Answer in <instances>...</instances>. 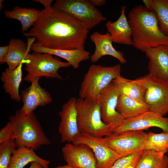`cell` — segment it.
<instances>
[{
	"instance_id": "obj_25",
	"label": "cell",
	"mask_w": 168,
	"mask_h": 168,
	"mask_svg": "<svg viewBox=\"0 0 168 168\" xmlns=\"http://www.w3.org/2000/svg\"><path fill=\"white\" fill-rule=\"evenodd\" d=\"M40 11L34 8L15 7L11 11L5 10L4 14L8 18L19 21L21 24L22 33L26 32L37 21Z\"/></svg>"
},
{
	"instance_id": "obj_6",
	"label": "cell",
	"mask_w": 168,
	"mask_h": 168,
	"mask_svg": "<svg viewBox=\"0 0 168 168\" xmlns=\"http://www.w3.org/2000/svg\"><path fill=\"white\" fill-rule=\"evenodd\" d=\"M52 54L33 52L30 54L24 64L27 74L24 80L31 83L36 78L45 77L47 78L62 79L58 71L62 68L71 66L67 62H63L53 56Z\"/></svg>"
},
{
	"instance_id": "obj_23",
	"label": "cell",
	"mask_w": 168,
	"mask_h": 168,
	"mask_svg": "<svg viewBox=\"0 0 168 168\" xmlns=\"http://www.w3.org/2000/svg\"><path fill=\"white\" fill-rule=\"evenodd\" d=\"M117 111L124 119L135 117L149 111L145 103H142L120 94L116 107Z\"/></svg>"
},
{
	"instance_id": "obj_17",
	"label": "cell",
	"mask_w": 168,
	"mask_h": 168,
	"mask_svg": "<svg viewBox=\"0 0 168 168\" xmlns=\"http://www.w3.org/2000/svg\"><path fill=\"white\" fill-rule=\"evenodd\" d=\"M90 39L95 46V51L90 56L91 62L96 63L102 57L109 55L117 59L122 64L126 63V60L123 53L113 47V41L109 33L102 34L96 31L91 35Z\"/></svg>"
},
{
	"instance_id": "obj_34",
	"label": "cell",
	"mask_w": 168,
	"mask_h": 168,
	"mask_svg": "<svg viewBox=\"0 0 168 168\" xmlns=\"http://www.w3.org/2000/svg\"><path fill=\"white\" fill-rule=\"evenodd\" d=\"M88 1L96 7L103 5L106 3V1L105 0H88Z\"/></svg>"
},
{
	"instance_id": "obj_3",
	"label": "cell",
	"mask_w": 168,
	"mask_h": 168,
	"mask_svg": "<svg viewBox=\"0 0 168 168\" xmlns=\"http://www.w3.org/2000/svg\"><path fill=\"white\" fill-rule=\"evenodd\" d=\"M9 121L12 124L16 148L26 147L35 150L50 144L34 112L23 115L18 110L10 117Z\"/></svg>"
},
{
	"instance_id": "obj_2",
	"label": "cell",
	"mask_w": 168,
	"mask_h": 168,
	"mask_svg": "<svg viewBox=\"0 0 168 168\" xmlns=\"http://www.w3.org/2000/svg\"><path fill=\"white\" fill-rule=\"evenodd\" d=\"M132 31V45L142 52L147 48L168 45V36L160 30L155 13L144 6L133 8L128 15Z\"/></svg>"
},
{
	"instance_id": "obj_20",
	"label": "cell",
	"mask_w": 168,
	"mask_h": 168,
	"mask_svg": "<svg viewBox=\"0 0 168 168\" xmlns=\"http://www.w3.org/2000/svg\"><path fill=\"white\" fill-rule=\"evenodd\" d=\"M31 50L34 52L49 53L61 58L75 69L79 67L81 62L90 58V52L86 50L84 47L72 50L52 49L34 43L31 47Z\"/></svg>"
},
{
	"instance_id": "obj_5",
	"label": "cell",
	"mask_w": 168,
	"mask_h": 168,
	"mask_svg": "<svg viewBox=\"0 0 168 168\" xmlns=\"http://www.w3.org/2000/svg\"><path fill=\"white\" fill-rule=\"evenodd\" d=\"M120 64L110 66L91 65L85 75L79 91L80 98L96 100L100 92L121 75Z\"/></svg>"
},
{
	"instance_id": "obj_11",
	"label": "cell",
	"mask_w": 168,
	"mask_h": 168,
	"mask_svg": "<svg viewBox=\"0 0 168 168\" xmlns=\"http://www.w3.org/2000/svg\"><path fill=\"white\" fill-rule=\"evenodd\" d=\"M147 135L142 130L130 131L105 137L108 145L123 157L144 150Z\"/></svg>"
},
{
	"instance_id": "obj_26",
	"label": "cell",
	"mask_w": 168,
	"mask_h": 168,
	"mask_svg": "<svg viewBox=\"0 0 168 168\" xmlns=\"http://www.w3.org/2000/svg\"><path fill=\"white\" fill-rule=\"evenodd\" d=\"M136 168H168V156L161 152L144 149Z\"/></svg>"
},
{
	"instance_id": "obj_18",
	"label": "cell",
	"mask_w": 168,
	"mask_h": 168,
	"mask_svg": "<svg viewBox=\"0 0 168 168\" xmlns=\"http://www.w3.org/2000/svg\"><path fill=\"white\" fill-rule=\"evenodd\" d=\"M35 40V37H28L26 44L21 40L12 38L9 42L8 53L2 63H6L10 70L15 69L22 62L24 64L29 56L31 47Z\"/></svg>"
},
{
	"instance_id": "obj_31",
	"label": "cell",
	"mask_w": 168,
	"mask_h": 168,
	"mask_svg": "<svg viewBox=\"0 0 168 168\" xmlns=\"http://www.w3.org/2000/svg\"><path fill=\"white\" fill-rule=\"evenodd\" d=\"M14 131L12 123L8 122L0 131V144L14 138Z\"/></svg>"
},
{
	"instance_id": "obj_7",
	"label": "cell",
	"mask_w": 168,
	"mask_h": 168,
	"mask_svg": "<svg viewBox=\"0 0 168 168\" xmlns=\"http://www.w3.org/2000/svg\"><path fill=\"white\" fill-rule=\"evenodd\" d=\"M146 89L145 102L149 111L164 117L168 113V82L148 74L133 80Z\"/></svg>"
},
{
	"instance_id": "obj_9",
	"label": "cell",
	"mask_w": 168,
	"mask_h": 168,
	"mask_svg": "<svg viewBox=\"0 0 168 168\" xmlns=\"http://www.w3.org/2000/svg\"><path fill=\"white\" fill-rule=\"evenodd\" d=\"M72 143L85 144L90 147L96 158L97 168H110L118 159L122 157L108 145L105 137L80 133Z\"/></svg>"
},
{
	"instance_id": "obj_14",
	"label": "cell",
	"mask_w": 168,
	"mask_h": 168,
	"mask_svg": "<svg viewBox=\"0 0 168 168\" xmlns=\"http://www.w3.org/2000/svg\"><path fill=\"white\" fill-rule=\"evenodd\" d=\"M77 99L70 98L64 104L59 115L61 119L58 128L62 142H72L74 138L80 133L77 120L76 107Z\"/></svg>"
},
{
	"instance_id": "obj_8",
	"label": "cell",
	"mask_w": 168,
	"mask_h": 168,
	"mask_svg": "<svg viewBox=\"0 0 168 168\" xmlns=\"http://www.w3.org/2000/svg\"><path fill=\"white\" fill-rule=\"evenodd\" d=\"M53 7L71 15L89 30L106 20L88 0H57Z\"/></svg>"
},
{
	"instance_id": "obj_37",
	"label": "cell",
	"mask_w": 168,
	"mask_h": 168,
	"mask_svg": "<svg viewBox=\"0 0 168 168\" xmlns=\"http://www.w3.org/2000/svg\"><path fill=\"white\" fill-rule=\"evenodd\" d=\"M4 2L3 0H0V11L2 9V7L3 5L2 4V2Z\"/></svg>"
},
{
	"instance_id": "obj_13",
	"label": "cell",
	"mask_w": 168,
	"mask_h": 168,
	"mask_svg": "<svg viewBox=\"0 0 168 168\" xmlns=\"http://www.w3.org/2000/svg\"><path fill=\"white\" fill-rule=\"evenodd\" d=\"M67 164L77 168H97L96 160L92 150L83 144L66 143L62 148Z\"/></svg>"
},
{
	"instance_id": "obj_36",
	"label": "cell",
	"mask_w": 168,
	"mask_h": 168,
	"mask_svg": "<svg viewBox=\"0 0 168 168\" xmlns=\"http://www.w3.org/2000/svg\"><path fill=\"white\" fill-rule=\"evenodd\" d=\"M55 168H77L74 167L70 166L68 165L60 166L56 167Z\"/></svg>"
},
{
	"instance_id": "obj_1",
	"label": "cell",
	"mask_w": 168,
	"mask_h": 168,
	"mask_svg": "<svg viewBox=\"0 0 168 168\" xmlns=\"http://www.w3.org/2000/svg\"><path fill=\"white\" fill-rule=\"evenodd\" d=\"M89 31L71 15L53 6L40 11L32 28L23 34L35 37V43L45 48L72 50L84 47Z\"/></svg>"
},
{
	"instance_id": "obj_21",
	"label": "cell",
	"mask_w": 168,
	"mask_h": 168,
	"mask_svg": "<svg viewBox=\"0 0 168 168\" xmlns=\"http://www.w3.org/2000/svg\"><path fill=\"white\" fill-rule=\"evenodd\" d=\"M24 62H21L15 69L10 70L8 68L2 72L1 79L5 92L9 94L11 99L17 102L21 100L19 87L22 79V67Z\"/></svg>"
},
{
	"instance_id": "obj_35",
	"label": "cell",
	"mask_w": 168,
	"mask_h": 168,
	"mask_svg": "<svg viewBox=\"0 0 168 168\" xmlns=\"http://www.w3.org/2000/svg\"><path fill=\"white\" fill-rule=\"evenodd\" d=\"M29 168H43V166L40 164L35 162L31 163Z\"/></svg>"
},
{
	"instance_id": "obj_22",
	"label": "cell",
	"mask_w": 168,
	"mask_h": 168,
	"mask_svg": "<svg viewBox=\"0 0 168 168\" xmlns=\"http://www.w3.org/2000/svg\"><path fill=\"white\" fill-rule=\"evenodd\" d=\"M33 162L40 164L43 168H49L50 162L38 156L32 149L18 147L12 156L8 168H24L29 163Z\"/></svg>"
},
{
	"instance_id": "obj_27",
	"label": "cell",
	"mask_w": 168,
	"mask_h": 168,
	"mask_svg": "<svg viewBox=\"0 0 168 168\" xmlns=\"http://www.w3.org/2000/svg\"><path fill=\"white\" fill-rule=\"evenodd\" d=\"M150 10L156 14L161 31L168 36V0H151Z\"/></svg>"
},
{
	"instance_id": "obj_32",
	"label": "cell",
	"mask_w": 168,
	"mask_h": 168,
	"mask_svg": "<svg viewBox=\"0 0 168 168\" xmlns=\"http://www.w3.org/2000/svg\"><path fill=\"white\" fill-rule=\"evenodd\" d=\"M8 51V45L0 47V63L2 64V61L7 55Z\"/></svg>"
},
{
	"instance_id": "obj_12",
	"label": "cell",
	"mask_w": 168,
	"mask_h": 168,
	"mask_svg": "<svg viewBox=\"0 0 168 168\" xmlns=\"http://www.w3.org/2000/svg\"><path fill=\"white\" fill-rule=\"evenodd\" d=\"M152 127L168 133V118L148 111L137 116L124 119L122 123L113 131L116 134L128 131H140Z\"/></svg>"
},
{
	"instance_id": "obj_33",
	"label": "cell",
	"mask_w": 168,
	"mask_h": 168,
	"mask_svg": "<svg viewBox=\"0 0 168 168\" xmlns=\"http://www.w3.org/2000/svg\"><path fill=\"white\" fill-rule=\"evenodd\" d=\"M34 1L43 4L44 8H47L51 7V4L54 1L53 0H34Z\"/></svg>"
},
{
	"instance_id": "obj_10",
	"label": "cell",
	"mask_w": 168,
	"mask_h": 168,
	"mask_svg": "<svg viewBox=\"0 0 168 168\" xmlns=\"http://www.w3.org/2000/svg\"><path fill=\"white\" fill-rule=\"evenodd\" d=\"M119 95L116 85L112 81L100 92L97 99L102 120L113 132L124 120L116 110Z\"/></svg>"
},
{
	"instance_id": "obj_16",
	"label": "cell",
	"mask_w": 168,
	"mask_h": 168,
	"mask_svg": "<svg viewBox=\"0 0 168 168\" xmlns=\"http://www.w3.org/2000/svg\"><path fill=\"white\" fill-rule=\"evenodd\" d=\"M143 52L149 59L148 74L168 82V45L147 48Z\"/></svg>"
},
{
	"instance_id": "obj_4",
	"label": "cell",
	"mask_w": 168,
	"mask_h": 168,
	"mask_svg": "<svg viewBox=\"0 0 168 168\" xmlns=\"http://www.w3.org/2000/svg\"><path fill=\"white\" fill-rule=\"evenodd\" d=\"M76 107L80 133L99 137H105L113 133L102 120L97 100L79 98L77 99Z\"/></svg>"
},
{
	"instance_id": "obj_28",
	"label": "cell",
	"mask_w": 168,
	"mask_h": 168,
	"mask_svg": "<svg viewBox=\"0 0 168 168\" xmlns=\"http://www.w3.org/2000/svg\"><path fill=\"white\" fill-rule=\"evenodd\" d=\"M144 149L152 150L164 154L168 152V133H147Z\"/></svg>"
},
{
	"instance_id": "obj_19",
	"label": "cell",
	"mask_w": 168,
	"mask_h": 168,
	"mask_svg": "<svg viewBox=\"0 0 168 168\" xmlns=\"http://www.w3.org/2000/svg\"><path fill=\"white\" fill-rule=\"evenodd\" d=\"M126 6L121 8L120 15L114 22L108 21L105 26L113 42L128 45H132V31L125 14Z\"/></svg>"
},
{
	"instance_id": "obj_30",
	"label": "cell",
	"mask_w": 168,
	"mask_h": 168,
	"mask_svg": "<svg viewBox=\"0 0 168 168\" xmlns=\"http://www.w3.org/2000/svg\"><path fill=\"white\" fill-rule=\"evenodd\" d=\"M143 150L120 158L110 168H136Z\"/></svg>"
},
{
	"instance_id": "obj_29",
	"label": "cell",
	"mask_w": 168,
	"mask_h": 168,
	"mask_svg": "<svg viewBox=\"0 0 168 168\" xmlns=\"http://www.w3.org/2000/svg\"><path fill=\"white\" fill-rule=\"evenodd\" d=\"M16 148L14 139L0 144V168H8L12 156Z\"/></svg>"
},
{
	"instance_id": "obj_15",
	"label": "cell",
	"mask_w": 168,
	"mask_h": 168,
	"mask_svg": "<svg viewBox=\"0 0 168 168\" xmlns=\"http://www.w3.org/2000/svg\"><path fill=\"white\" fill-rule=\"evenodd\" d=\"M40 78H36L29 87L21 91L23 104L19 110L23 115L33 112L38 107L44 106L52 101L50 94L40 86Z\"/></svg>"
},
{
	"instance_id": "obj_24",
	"label": "cell",
	"mask_w": 168,
	"mask_h": 168,
	"mask_svg": "<svg viewBox=\"0 0 168 168\" xmlns=\"http://www.w3.org/2000/svg\"><path fill=\"white\" fill-rule=\"evenodd\" d=\"M116 85L120 94L142 103L145 102L146 89L142 85L135 82L133 80L126 79L121 75L113 81Z\"/></svg>"
}]
</instances>
